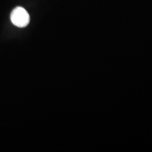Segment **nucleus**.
I'll use <instances>...</instances> for the list:
<instances>
[{
    "instance_id": "f257e3e1",
    "label": "nucleus",
    "mask_w": 152,
    "mask_h": 152,
    "mask_svg": "<svg viewBox=\"0 0 152 152\" xmlns=\"http://www.w3.org/2000/svg\"><path fill=\"white\" fill-rule=\"evenodd\" d=\"M11 20L14 26L18 28H24L30 23V15L24 8L18 7L11 13Z\"/></svg>"
}]
</instances>
